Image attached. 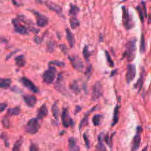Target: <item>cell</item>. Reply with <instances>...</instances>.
<instances>
[{"label":"cell","mask_w":151,"mask_h":151,"mask_svg":"<svg viewBox=\"0 0 151 151\" xmlns=\"http://www.w3.org/2000/svg\"><path fill=\"white\" fill-rule=\"evenodd\" d=\"M12 24L16 33L23 36L28 35L30 33H38L39 32V30L33 26L32 21L22 15L12 19Z\"/></svg>","instance_id":"obj_1"},{"label":"cell","mask_w":151,"mask_h":151,"mask_svg":"<svg viewBox=\"0 0 151 151\" xmlns=\"http://www.w3.org/2000/svg\"><path fill=\"white\" fill-rule=\"evenodd\" d=\"M136 38H132L131 39L128 41L126 43V49L124 53L123 58L125 57L127 58V61L131 62L134 60L136 57Z\"/></svg>","instance_id":"obj_2"},{"label":"cell","mask_w":151,"mask_h":151,"mask_svg":"<svg viewBox=\"0 0 151 151\" xmlns=\"http://www.w3.org/2000/svg\"><path fill=\"white\" fill-rule=\"evenodd\" d=\"M41 127V123L38 118H32L25 125V131L30 134H36Z\"/></svg>","instance_id":"obj_3"},{"label":"cell","mask_w":151,"mask_h":151,"mask_svg":"<svg viewBox=\"0 0 151 151\" xmlns=\"http://www.w3.org/2000/svg\"><path fill=\"white\" fill-rule=\"evenodd\" d=\"M56 69L53 66H49L42 75V79L44 83L51 84L54 82L56 77Z\"/></svg>","instance_id":"obj_4"},{"label":"cell","mask_w":151,"mask_h":151,"mask_svg":"<svg viewBox=\"0 0 151 151\" xmlns=\"http://www.w3.org/2000/svg\"><path fill=\"white\" fill-rule=\"evenodd\" d=\"M123 26L127 30H130L134 27V21L129 13L128 9L125 6L123 7Z\"/></svg>","instance_id":"obj_5"},{"label":"cell","mask_w":151,"mask_h":151,"mask_svg":"<svg viewBox=\"0 0 151 151\" xmlns=\"http://www.w3.org/2000/svg\"><path fill=\"white\" fill-rule=\"evenodd\" d=\"M103 94L102 84L100 81H97L91 88V101H97Z\"/></svg>","instance_id":"obj_6"},{"label":"cell","mask_w":151,"mask_h":151,"mask_svg":"<svg viewBox=\"0 0 151 151\" xmlns=\"http://www.w3.org/2000/svg\"><path fill=\"white\" fill-rule=\"evenodd\" d=\"M61 121L62 124H63L64 127H72L74 125V124H75L74 120H72V118L69 115V111H68V109L66 108H63V111H62Z\"/></svg>","instance_id":"obj_7"},{"label":"cell","mask_w":151,"mask_h":151,"mask_svg":"<svg viewBox=\"0 0 151 151\" xmlns=\"http://www.w3.org/2000/svg\"><path fill=\"white\" fill-rule=\"evenodd\" d=\"M32 13L36 16V24H37L38 27H44L45 26L47 25L48 22H49V19H48L47 16L40 14V13L36 11H32Z\"/></svg>","instance_id":"obj_8"},{"label":"cell","mask_w":151,"mask_h":151,"mask_svg":"<svg viewBox=\"0 0 151 151\" xmlns=\"http://www.w3.org/2000/svg\"><path fill=\"white\" fill-rule=\"evenodd\" d=\"M136 75V68L134 64L129 63L127 66V72L125 75L126 83L127 84L130 83L131 81L133 80Z\"/></svg>","instance_id":"obj_9"},{"label":"cell","mask_w":151,"mask_h":151,"mask_svg":"<svg viewBox=\"0 0 151 151\" xmlns=\"http://www.w3.org/2000/svg\"><path fill=\"white\" fill-rule=\"evenodd\" d=\"M19 81L25 88H28L30 91H32V92L34 93V94H37V93L39 92L38 88L31 80L27 79L25 77H23V78H20Z\"/></svg>","instance_id":"obj_10"},{"label":"cell","mask_w":151,"mask_h":151,"mask_svg":"<svg viewBox=\"0 0 151 151\" xmlns=\"http://www.w3.org/2000/svg\"><path fill=\"white\" fill-rule=\"evenodd\" d=\"M142 132V127L141 126H138L136 134L133 137V142H132L131 151H136L138 150V148L139 147V145L141 144V133Z\"/></svg>","instance_id":"obj_11"},{"label":"cell","mask_w":151,"mask_h":151,"mask_svg":"<svg viewBox=\"0 0 151 151\" xmlns=\"http://www.w3.org/2000/svg\"><path fill=\"white\" fill-rule=\"evenodd\" d=\"M69 59L70 61V63L72 64V67L78 71H82L83 69L84 66L83 63L82 61L80 60L78 56H69Z\"/></svg>","instance_id":"obj_12"},{"label":"cell","mask_w":151,"mask_h":151,"mask_svg":"<svg viewBox=\"0 0 151 151\" xmlns=\"http://www.w3.org/2000/svg\"><path fill=\"white\" fill-rule=\"evenodd\" d=\"M55 88H56L57 91L62 93V94H64L66 92V88H65L64 83L63 82V75H62V73H60L58 75L57 80H56V83H55Z\"/></svg>","instance_id":"obj_13"},{"label":"cell","mask_w":151,"mask_h":151,"mask_svg":"<svg viewBox=\"0 0 151 151\" xmlns=\"http://www.w3.org/2000/svg\"><path fill=\"white\" fill-rule=\"evenodd\" d=\"M142 6L141 5H137L136 7V11H137L138 14H139V18H140L141 21L142 23L144 22L145 18L147 17V6H146V2H142Z\"/></svg>","instance_id":"obj_14"},{"label":"cell","mask_w":151,"mask_h":151,"mask_svg":"<svg viewBox=\"0 0 151 151\" xmlns=\"http://www.w3.org/2000/svg\"><path fill=\"white\" fill-rule=\"evenodd\" d=\"M23 100H24L26 105L30 108H33L37 103V98L34 95L26 94V95L23 96Z\"/></svg>","instance_id":"obj_15"},{"label":"cell","mask_w":151,"mask_h":151,"mask_svg":"<svg viewBox=\"0 0 151 151\" xmlns=\"http://www.w3.org/2000/svg\"><path fill=\"white\" fill-rule=\"evenodd\" d=\"M40 3H43L49 10H51V11H55L56 13L57 14H61L62 12V8L60 5H57V4L54 3V2H40Z\"/></svg>","instance_id":"obj_16"},{"label":"cell","mask_w":151,"mask_h":151,"mask_svg":"<svg viewBox=\"0 0 151 151\" xmlns=\"http://www.w3.org/2000/svg\"><path fill=\"white\" fill-rule=\"evenodd\" d=\"M97 105L94 106V108H91V110H89V111H88V112H87L86 114H85V116H84V117H83V118L82 119V120H81L80 123V126H79L80 130V129H82L83 127H85V126H86L87 125H88V117H89V115H90V114H91V111H94V110H95L96 108H97Z\"/></svg>","instance_id":"obj_17"},{"label":"cell","mask_w":151,"mask_h":151,"mask_svg":"<svg viewBox=\"0 0 151 151\" xmlns=\"http://www.w3.org/2000/svg\"><path fill=\"white\" fill-rule=\"evenodd\" d=\"M48 108L46 107V104H43L40 107L38 110V113H37V118L38 120H42L43 117H46L48 115Z\"/></svg>","instance_id":"obj_18"},{"label":"cell","mask_w":151,"mask_h":151,"mask_svg":"<svg viewBox=\"0 0 151 151\" xmlns=\"http://www.w3.org/2000/svg\"><path fill=\"white\" fill-rule=\"evenodd\" d=\"M68 144L70 151H80V147L77 143L76 139L74 137H70L68 139Z\"/></svg>","instance_id":"obj_19"},{"label":"cell","mask_w":151,"mask_h":151,"mask_svg":"<svg viewBox=\"0 0 151 151\" xmlns=\"http://www.w3.org/2000/svg\"><path fill=\"white\" fill-rule=\"evenodd\" d=\"M98 144H97V151H107L105 145H104V134L103 133H100L98 136Z\"/></svg>","instance_id":"obj_20"},{"label":"cell","mask_w":151,"mask_h":151,"mask_svg":"<svg viewBox=\"0 0 151 151\" xmlns=\"http://www.w3.org/2000/svg\"><path fill=\"white\" fill-rule=\"evenodd\" d=\"M66 39H67V41L69 42V46H70V47L72 48L75 43V36H74L73 33H72L68 28L66 29Z\"/></svg>","instance_id":"obj_21"},{"label":"cell","mask_w":151,"mask_h":151,"mask_svg":"<svg viewBox=\"0 0 151 151\" xmlns=\"http://www.w3.org/2000/svg\"><path fill=\"white\" fill-rule=\"evenodd\" d=\"M11 80L10 78H0V88L7 89L10 88L11 85Z\"/></svg>","instance_id":"obj_22"},{"label":"cell","mask_w":151,"mask_h":151,"mask_svg":"<svg viewBox=\"0 0 151 151\" xmlns=\"http://www.w3.org/2000/svg\"><path fill=\"white\" fill-rule=\"evenodd\" d=\"M145 70H144V68H142V72H141V75L140 78H139V80H137V82L136 83V84L134 85V88H137L139 90V91H140L141 88H142V85H143L144 83V77H145Z\"/></svg>","instance_id":"obj_23"},{"label":"cell","mask_w":151,"mask_h":151,"mask_svg":"<svg viewBox=\"0 0 151 151\" xmlns=\"http://www.w3.org/2000/svg\"><path fill=\"white\" fill-rule=\"evenodd\" d=\"M14 60H15L16 65L19 67H23L26 63L25 58H24V56L23 55H20V56H17V57L15 58Z\"/></svg>","instance_id":"obj_24"},{"label":"cell","mask_w":151,"mask_h":151,"mask_svg":"<svg viewBox=\"0 0 151 151\" xmlns=\"http://www.w3.org/2000/svg\"><path fill=\"white\" fill-rule=\"evenodd\" d=\"M21 113V108L19 106H16L14 108H10L8 110V115L11 116H17Z\"/></svg>","instance_id":"obj_25"},{"label":"cell","mask_w":151,"mask_h":151,"mask_svg":"<svg viewBox=\"0 0 151 151\" xmlns=\"http://www.w3.org/2000/svg\"><path fill=\"white\" fill-rule=\"evenodd\" d=\"M80 11L79 7L77 6L76 5L74 4H70V9L69 11V15L71 16H76L77 14Z\"/></svg>","instance_id":"obj_26"},{"label":"cell","mask_w":151,"mask_h":151,"mask_svg":"<svg viewBox=\"0 0 151 151\" xmlns=\"http://www.w3.org/2000/svg\"><path fill=\"white\" fill-rule=\"evenodd\" d=\"M69 22H70V27L72 29L78 28L80 26V21L77 19L76 16H71Z\"/></svg>","instance_id":"obj_27"},{"label":"cell","mask_w":151,"mask_h":151,"mask_svg":"<svg viewBox=\"0 0 151 151\" xmlns=\"http://www.w3.org/2000/svg\"><path fill=\"white\" fill-rule=\"evenodd\" d=\"M120 105H117V106L114 108V117H113V123L111 126H114L119 121V109H120Z\"/></svg>","instance_id":"obj_28"},{"label":"cell","mask_w":151,"mask_h":151,"mask_svg":"<svg viewBox=\"0 0 151 151\" xmlns=\"http://www.w3.org/2000/svg\"><path fill=\"white\" fill-rule=\"evenodd\" d=\"M103 114H95L92 118L93 124L94 126H99L101 123V121L103 120Z\"/></svg>","instance_id":"obj_29"},{"label":"cell","mask_w":151,"mask_h":151,"mask_svg":"<svg viewBox=\"0 0 151 151\" xmlns=\"http://www.w3.org/2000/svg\"><path fill=\"white\" fill-rule=\"evenodd\" d=\"M70 89L75 93V94H79L80 93V88L79 85H78V83L76 80L74 81L72 84L70 85Z\"/></svg>","instance_id":"obj_30"},{"label":"cell","mask_w":151,"mask_h":151,"mask_svg":"<svg viewBox=\"0 0 151 151\" xmlns=\"http://www.w3.org/2000/svg\"><path fill=\"white\" fill-rule=\"evenodd\" d=\"M52 111H53V117H55L56 120H58L59 117V108H58V103L56 102L52 106Z\"/></svg>","instance_id":"obj_31"},{"label":"cell","mask_w":151,"mask_h":151,"mask_svg":"<svg viewBox=\"0 0 151 151\" xmlns=\"http://www.w3.org/2000/svg\"><path fill=\"white\" fill-rule=\"evenodd\" d=\"M83 57L85 58V61H88L90 56H91V52L88 50V46H86V45L84 46V49L83 50Z\"/></svg>","instance_id":"obj_32"},{"label":"cell","mask_w":151,"mask_h":151,"mask_svg":"<svg viewBox=\"0 0 151 151\" xmlns=\"http://www.w3.org/2000/svg\"><path fill=\"white\" fill-rule=\"evenodd\" d=\"M23 143V139L21 138L19 140H17L16 142L14 143V147H13V151H20V148H21V145Z\"/></svg>","instance_id":"obj_33"},{"label":"cell","mask_w":151,"mask_h":151,"mask_svg":"<svg viewBox=\"0 0 151 151\" xmlns=\"http://www.w3.org/2000/svg\"><path fill=\"white\" fill-rule=\"evenodd\" d=\"M146 44H145V36H144L143 33H142L141 36V40H140V52L142 53H144L146 50Z\"/></svg>","instance_id":"obj_34"},{"label":"cell","mask_w":151,"mask_h":151,"mask_svg":"<svg viewBox=\"0 0 151 151\" xmlns=\"http://www.w3.org/2000/svg\"><path fill=\"white\" fill-rule=\"evenodd\" d=\"M55 46H56V43L54 41H49L47 42V51L49 53H53L54 51Z\"/></svg>","instance_id":"obj_35"},{"label":"cell","mask_w":151,"mask_h":151,"mask_svg":"<svg viewBox=\"0 0 151 151\" xmlns=\"http://www.w3.org/2000/svg\"><path fill=\"white\" fill-rule=\"evenodd\" d=\"M105 57H106L107 61H108V66H111V67H113L114 65V61H113L112 59H111V56H110V53H108V51H105Z\"/></svg>","instance_id":"obj_36"},{"label":"cell","mask_w":151,"mask_h":151,"mask_svg":"<svg viewBox=\"0 0 151 151\" xmlns=\"http://www.w3.org/2000/svg\"><path fill=\"white\" fill-rule=\"evenodd\" d=\"M2 125L5 128L8 129L10 127V121H9V119L7 117H5L2 120Z\"/></svg>","instance_id":"obj_37"},{"label":"cell","mask_w":151,"mask_h":151,"mask_svg":"<svg viewBox=\"0 0 151 151\" xmlns=\"http://www.w3.org/2000/svg\"><path fill=\"white\" fill-rule=\"evenodd\" d=\"M1 139H3L4 142H5V146L6 147H8V145H9V143H8V134H7L6 133H2V134H1Z\"/></svg>","instance_id":"obj_38"},{"label":"cell","mask_w":151,"mask_h":151,"mask_svg":"<svg viewBox=\"0 0 151 151\" xmlns=\"http://www.w3.org/2000/svg\"><path fill=\"white\" fill-rule=\"evenodd\" d=\"M49 64L55 65V66H65V63H63V62L59 61H53L49 62Z\"/></svg>","instance_id":"obj_39"},{"label":"cell","mask_w":151,"mask_h":151,"mask_svg":"<svg viewBox=\"0 0 151 151\" xmlns=\"http://www.w3.org/2000/svg\"><path fill=\"white\" fill-rule=\"evenodd\" d=\"M83 139H84V142H85V145H86V147L88 149L90 148V143H89V140H88V136H87L86 133H84L83 134Z\"/></svg>","instance_id":"obj_40"},{"label":"cell","mask_w":151,"mask_h":151,"mask_svg":"<svg viewBox=\"0 0 151 151\" xmlns=\"http://www.w3.org/2000/svg\"><path fill=\"white\" fill-rule=\"evenodd\" d=\"M30 151H39V148L38 145L34 143H31L30 146Z\"/></svg>","instance_id":"obj_41"},{"label":"cell","mask_w":151,"mask_h":151,"mask_svg":"<svg viewBox=\"0 0 151 151\" xmlns=\"http://www.w3.org/2000/svg\"><path fill=\"white\" fill-rule=\"evenodd\" d=\"M7 106H8V105L6 103H0V114L3 112L6 109Z\"/></svg>","instance_id":"obj_42"},{"label":"cell","mask_w":151,"mask_h":151,"mask_svg":"<svg viewBox=\"0 0 151 151\" xmlns=\"http://www.w3.org/2000/svg\"><path fill=\"white\" fill-rule=\"evenodd\" d=\"M60 46V49L62 52H63L64 54H66L67 53V50H68V47H66V46L65 44H60L59 45Z\"/></svg>","instance_id":"obj_43"},{"label":"cell","mask_w":151,"mask_h":151,"mask_svg":"<svg viewBox=\"0 0 151 151\" xmlns=\"http://www.w3.org/2000/svg\"><path fill=\"white\" fill-rule=\"evenodd\" d=\"M91 72H92V68H91V66H88V68L86 69V72H85V75H87L88 78H90L91 75Z\"/></svg>","instance_id":"obj_44"},{"label":"cell","mask_w":151,"mask_h":151,"mask_svg":"<svg viewBox=\"0 0 151 151\" xmlns=\"http://www.w3.org/2000/svg\"><path fill=\"white\" fill-rule=\"evenodd\" d=\"M80 110H81V108H80V107L79 105H77V106H76V111H75V112L78 113V111H80Z\"/></svg>","instance_id":"obj_45"},{"label":"cell","mask_w":151,"mask_h":151,"mask_svg":"<svg viewBox=\"0 0 151 151\" xmlns=\"http://www.w3.org/2000/svg\"><path fill=\"white\" fill-rule=\"evenodd\" d=\"M116 72H117V70H114V71H113L112 73H111V77H112L113 75H114V74L116 73Z\"/></svg>","instance_id":"obj_46"},{"label":"cell","mask_w":151,"mask_h":151,"mask_svg":"<svg viewBox=\"0 0 151 151\" xmlns=\"http://www.w3.org/2000/svg\"><path fill=\"white\" fill-rule=\"evenodd\" d=\"M142 151H147V146L145 147L142 150Z\"/></svg>","instance_id":"obj_47"}]
</instances>
